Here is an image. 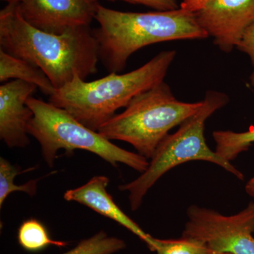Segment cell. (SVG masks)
Wrapping results in <instances>:
<instances>
[{
    "label": "cell",
    "instance_id": "20",
    "mask_svg": "<svg viewBox=\"0 0 254 254\" xmlns=\"http://www.w3.org/2000/svg\"><path fill=\"white\" fill-rule=\"evenodd\" d=\"M210 1V0H182L180 8L189 12L195 14L200 10L204 9Z\"/></svg>",
    "mask_w": 254,
    "mask_h": 254
},
{
    "label": "cell",
    "instance_id": "16",
    "mask_svg": "<svg viewBox=\"0 0 254 254\" xmlns=\"http://www.w3.org/2000/svg\"><path fill=\"white\" fill-rule=\"evenodd\" d=\"M126 244L118 237L108 236L100 231L90 238L81 240L76 247L63 254H114L124 250Z\"/></svg>",
    "mask_w": 254,
    "mask_h": 254
},
{
    "label": "cell",
    "instance_id": "14",
    "mask_svg": "<svg viewBox=\"0 0 254 254\" xmlns=\"http://www.w3.org/2000/svg\"><path fill=\"white\" fill-rule=\"evenodd\" d=\"M213 137L216 143L215 151L222 158L230 162L240 153L247 151L254 143V127L246 132L215 131Z\"/></svg>",
    "mask_w": 254,
    "mask_h": 254
},
{
    "label": "cell",
    "instance_id": "15",
    "mask_svg": "<svg viewBox=\"0 0 254 254\" xmlns=\"http://www.w3.org/2000/svg\"><path fill=\"white\" fill-rule=\"evenodd\" d=\"M33 169L31 168L22 170L16 165H12L6 159L0 158V208H1L7 197L14 192H23L30 196L36 195L37 185L39 180H30L21 185L14 184L15 177L17 175L31 171Z\"/></svg>",
    "mask_w": 254,
    "mask_h": 254
},
{
    "label": "cell",
    "instance_id": "8",
    "mask_svg": "<svg viewBox=\"0 0 254 254\" xmlns=\"http://www.w3.org/2000/svg\"><path fill=\"white\" fill-rule=\"evenodd\" d=\"M98 0H23L20 11L31 26L53 34L90 26L98 11Z\"/></svg>",
    "mask_w": 254,
    "mask_h": 254
},
{
    "label": "cell",
    "instance_id": "10",
    "mask_svg": "<svg viewBox=\"0 0 254 254\" xmlns=\"http://www.w3.org/2000/svg\"><path fill=\"white\" fill-rule=\"evenodd\" d=\"M37 88L20 80L0 86V138L9 148H26L30 143L28 125L33 113L27 101Z\"/></svg>",
    "mask_w": 254,
    "mask_h": 254
},
{
    "label": "cell",
    "instance_id": "3",
    "mask_svg": "<svg viewBox=\"0 0 254 254\" xmlns=\"http://www.w3.org/2000/svg\"><path fill=\"white\" fill-rule=\"evenodd\" d=\"M175 56V50H165L133 71L122 74L110 73L93 81L76 76L56 90L49 97V102L67 111L88 128L98 131L118 110L126 108L133 98L163 82Z\"/></svg>",
    "mask_w": 254,
    "mask_h": 254
},
{
    "label": "cell",
    "instance_id": "11",
    "mask_svg": "<svg viewBox=\"0 0 254 254\" xmlns=\"http://www.w3.org/2000/svg\"><path fill=\"white\" fill-rule=\"evenodd\" d=\"M109 183L108 177L97 175L85 185L66 190L64 198L67 201L76 202L86 205L100 215L118 222L150 247L153 237L143 231L139 225L124 213L114 201L113 197L107 190Z\"/></svg>",
    "mask_w": 254,
    "mask_h": 254
},
{
    "label": "cell",
    "instance_id": "1",
    "mask_svg": "<svg viewBox=\"0 0 254 254\" xmlns=\"http://www.w3.org/2000/svg\"><path fill=\"white\" fill-rule=\"evenodd\" d=\"M0 49L41 68L55 90L76 76L86 80L97 72L98 42L90 26L63 34L47 33L23 18L18 4L0 11Z\"/></svg>",
    "mask_w": 254,
    "mask_h": 254
},
{
    "label": "cell",
    "instance_id": "22",
    "mask_svg": "<svg viewBox=\"0 0 254 254\" xmlns=\"http://www.w3.org/2000/svg\"><path fill=\"white\" fill-rule=\"evenodd\" d=\"M1 1H6L8 4H20L23 0H1Z\"/></svg>",
    "mask_w": 254,
    "mask_h": 254
},
{
    "label": "cell",
    "instance_id": "5",
    "mask_svg": "<svg viewBox=\"0 0 254 254\" xmlns=\"http://www.w3.org/2000/svg\"><path fill=\"white\" fill-rule=\"evenodd\" d=\"M203 100L180 101L165 82L133 98L123 113L114 116L98 130L110 141L133 145L138 154L150 159L174 127L198 112Z\"/></svg>",
    "mask_w": 254,
    "mask_h": 254
},
{
    "label": "cell",
    "instance_id": "12",
    "mask_svg": "<svg viewBox=\"0 0 254 254\" xmlns=\"http://www.w3.org/2000/svg\"><path fill=\"white\" fill-rule=\"evenodd\" d=\"M10 79L20 80L36 85L49 97L56 91L41 68L0 49V81L4 83Z\"/></svg>",
    "mask_w": 254,
    "mask_h": 254
},
{
    "label": "cell",
    "instance_id": "4",
    "mask_svg": "<svg viewBox=\"0 0 254 254\" xmlns=\"http://www.w3.org/2000/svg\"><path fill=\"white\" fill-rule=\"evenodd\" d=\"M228 101V96L225 93L207 91L200 109L184 121L176 132L164 138L150 158L146 170L136 180L119 187L122 191L128 192L131 210L139 208L148 190L165 173L187 162H210L244 180L243 173L210 149L205 139V122Z\"/></svg>",
    "mask_w": 254,
    "mask_h": 254
},
{
    "label": "cell",
    "instance_id": "21",
    "mask_svg": "<svg viewBox=\"0 0 254 254\" xmlns=\"http://www.w3.org/2000/svg\"><path fill=\"white\" fill-rule=\"evenodd\" d=\"M245 190L247 194L254 197V177L251 179L250 181L247 182V185H246Z\"/></svg>",
    "mask_w": 254,
    "mask_h": 254
},
{
    "label": "cell",
    "instance_id": "17",
    "mask_svg": "<svg viewBox=\"0 0 254 254\" xmlns=\"http://www.w3.org/2000/svg\"><path fill=\"white\" fill-rule=\"evenodd\" d=\"M148 248L157 254H215L200 241L184 237L178 240H160L153 237Z\"/></svg>",
    "mask_w": 254,
    "mask_h": 254
},
{
    "label": "cell",
    "instance_id": "18",
    "mask_svg": "<svg viewBox=\"0 0 254 254\" xmlns=\"http://www.w3.org/2000/svg\"><path fill=\"white\" fill-rule=\"evenodd\" d=\"M240 51L245 53L250 57L254 70L250 76V83L254 87V23L246 31L242 41L237 47Z\"/></svg>",
    "mask_w": 254,
    "mask_h": 254
},
{
    "label": "cell",
    "instance_id": "6",
    "mask_svg": "<svg viewBox=\"0 0 254 254\" xmlns=\"http://www.w3.org/2000/svg\"><path fill=\"white\" fill-rule=\"evenodd\" d=\"M27 104L33 113L28 125V134L39 143L43 159L50 168L54 166L60 150L66 153L86 150L114 167L124 164L141 174L148 168V159L114 144L63 108L33 97L28 100Z\"/></svg>",
    "mask_w": 254,
    "mask_h": 254
},
{
    "label": "cell",
    "instance_id": "13",
    "mask_svg": "<svg viewBox=\"0 0 254 254\" xmlns=\"http://www.w3.org/2000/svg\"><path fill=\"white\" fill-rule=\"evenodd\" d=\"M17 238L19 245L29 252H41L50 246L65 247L68 245V242L53 240L46 226L33 218L25 220L20 225Z\"/></svg>",
    "mask_w": 254,
    "mask_h": 254
},
{
    "label": "cell",
    "instance_id": "9",
    "mask_svg": "<svg viewBox=\"0 0 254 254\" xmlns=\"http://www.w3.org/2000/svg\"><path fill=\"white\" fill-rule=\"evenodd\" d=\"M200 27L225 53L240 44L246 31L254 23V0H210L195 13Z\"/></svg>",
    "mask_w": 254,
    "mask_h": 254
},
{
    "label": "cell",
    "instance_id": "7",
    "mask_svg": "<svg viewBox=\"0 0 254 254\" xmlns=\"http://www.w3.org/2000/svg\"><path fill=\"white\" fill-rule=\"evenodd\" d=\"M182 237L204 244L215 254H254V202L235 215L193 205Z\"/></svg>",
    "mask_w": 254,
    "mask_h": 254
},
{
    "label": "cell",
    "instance_id": "19",
    "mask_svg": "<svg viewBox=\"0 0 254 254\" xmlns=\"http://www.w3.org/2000/svg\"><path fill=\"white\" fill-rule=\"evenodd\" d=\"M108 1H118V0H108ZM131 4H141L158 11H170L178 9L177 0H120Z\"/></svg>",
    "mask_w": 254,
    "mask_h": 254
},
{
    "label": "cell",
    "instance_id": "2",
    "mask_svg": "<svg viewBox=\"0 0 254 254\" xmlns=\"http://www.w3.org/2000/svg\"><path fill=\"white\" fill-rule=\"evenodd\" d=\"M93 30L100 61L110 73L123 71L131 55L141 48L162 42L205 39L208 35L198 24L195 14L185 10L146 13L125 12L100 4Z\"/></svg>",
    "mask_w": 254,
    "mask_h": 254
}]
</instances>
